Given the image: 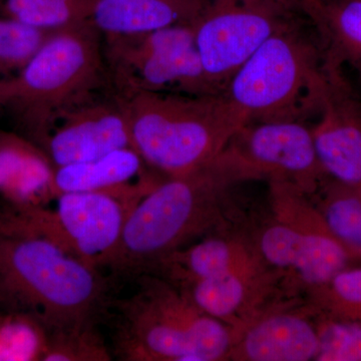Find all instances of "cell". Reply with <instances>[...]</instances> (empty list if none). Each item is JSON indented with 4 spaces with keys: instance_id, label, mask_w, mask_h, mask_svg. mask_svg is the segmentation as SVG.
<instances>
[{
    "instance_id": "30bf717a",
    "label": "cell",
    "mask_w": 361,
    "mask_h": 361,
    "mask_svg": "<svg viewBox=\"0 0 361 361\" xmlns=\"http://www.w3.org/2000/svg\"><path fill=\"white\" fill-rule=\"evenodd\" d=\"M297 14L274 0H203L195 42L214 90L224 92L247 59Z\"/></svg>"
},
{
    "instance_id": "d6986e66",
    "label": "cell",
    "mask_w": 361,
    "mask_h": 361,
    "mask_svg": "<svg viewBox=\"0 0 361 361\" xmlns=\"http://www.w3.org/2000/svg\"><path fill=\"white\" fill-rule=\"evenodd\" d=\"M144 160L133 148L116 149L94 160L54 169V197L68 192H118L145 184L130 185L142 172Z\"/></svg>"
},
{
    "instance_id": "484cf974",
    "label": "cell",
    "mask_w": 361,
    "mask_h": 361,
    "mask_svg": "<svg viewBox=\"0 0 361 361\" xmlns=\"http://www.w3.org/2000/svg\"><path fill=\"white\" fill-rule=\"evenodd\" d=\"M52 32L14 18H0V78L18 73Z\"/></svg>"
},
{
    "instance_id": "7c38bea8",
    "label": "cell",
    "mask_w": 361,
    "mask_h": 361,
    "mask_svg": "<svg viewBox=\"0 0 361 361\" xmlns=\"http://www.w3.org/2000/svg\"><path fill=\"white\" fill-rule=\"evenodd\" d=\"M317 118L311 129L325 173L344 184L361 187V94L346 78L343 66L329 61Z\"/></svg>"
},
{
    "instance_id": "4fadbf2b",
    "label": "cell",
    "mask_w": 361,
    "mask_h": 361,
    "mask_svg": "<svg viewBox=\"0 0 361 361\" xmlns=\"http://www.w3.org/2000/svg\"><path fill=\"white\" fill-rule=\"evenodd\" d=\"M123 148H132V137L118 94L104 101L92 97L66 111L44 146L54 168L94 160Z\"/></svg>"
},
{
    "instance_id": "5bb4252c",
    "label": "cell",
    "mask_w": 361,
    "mask_h": 361,
    "mask_svg": "<svg viewBox=\"0 0 361 361\" xmlns=\"http://www.w3.org/2000/svg\"><path fill=\"white\" fill-rule=\"evenodd\" d=\"M176 286L204 312L236 329L239 334L268 310L290 300L294 291L272 268L232 273Z\"/></svg>"
},
{
    "instance_id": "d4e9b609",
    "label": "cell",
    "mask_w": 361,
    "mask_h": 361,
    "mask_svg": "<svg viewBox=\"0 0 361 361\" xmlns=\"http://www.w3.org/2000/svg\"><path fill=\"white\" fill-rule=\"evenodd\" d=\"M113 351L106 345L99 325L49 330L42 361H110Z\"/></svg>"
},
{
    "instance_id": "9c48e42d",
    "label": "cell",
    "mask_w": 361,
    "mask_h": 361,
    "mask_svg": "<svg viewBox=\"0 0 361 361\" xmlns=\"http://www.w3.org/2000/svg\"><path fill=\"white\" fill-rule=\"evenodd\" d=\"M155 185L118 192H68L56 209L20 206L39 231L97 269H108L130 211Z\"/></svg>"
},
{
    "instance_id": "277c9868",
    "label": "cell",
    "mask_w": 361,
    "mask_h": 361,
    "mask_svg": "<svg viewBox=\"0 0 361 361\" xmlns=\"http://www.w3.org/2000/svg\"><path fill=\"white\" fill-rule=\"evenodd\" d=\"M137 290L113 299V355L123 361H226L239 332L200 310L163 277L135 278Z\"/></svg>"
},
{
    "instance_id": "7a4b0ae2",
    "label": "cell",
    "mask_w": 361,
    "mask_h": 361,
    "mask_svg": "<svg viewBox=\"0 0 361 361\" xmlns=\"http://www.w3.org/2000/svg\"><path fill=\"white\" fill-rule=\"evenodd\" d=\"M254 180L228 152L201 167L167 177L130 211L108 269L137 278L199 237L229 230L233 190Z\"/></svg>"
},
{
    "instance_id": "cb8c5ba5",
    "label": "cell",
    "mask_w": 361,
    "mask_h": 361,
    "mask_svg": "<svg viewBox=\"0 0 361 361\" xmlns=\"http://www.w3.org/2000/svg\"><path fill=\"white\" fill-rule=\"evenodd\" d=\"M304 293L318 312L361 323V265L351 266Z\"/></svg>"
},
{
    "instance_id": "52a82bcc",
    "label": "cell",
    "mask_w": 361,
    "mask_h": 361,
    "mask_svg": "<svg viewBox=\"0 0 361 361\" xmlns=\"http://www.w3.org/2000/svg\"><path fill=\"white\" fill-rule=\"evenodd\" d=\"M268 184L271 216L249 236L266 264L293 290L305 292L361 265L331 231L310 195L287 183Z\"/></svg>"
},
{
    "instance_id": "e0dca14e",
    "label": "cell",
    "mask_w": 361,
    "mask_h": 361,
    "mask_svg": "<svg viewBox=\"0 0 361 361\" xmlns=\"http://www.w3.org/2000/svg\"><path fill=\"white\" fill-rule=\"evenodd\" d=\"M203 0H94L90 21L104 37L140 35L192 23Z\"/></svg>"
},
{
    "instance_id": "7402d4cb",
    "label": "cell",
    "mask_w": 361,
    "mask_h": 361,
    "mask_svg": "<svg viewBox=\"0 0 361 361\" xmlns=\"http://www.w3.org/2000/svg\"><path fill=\"white\" fill-rule=\"evenodd\" d=\"M49 330L39 318L25 311L0 312V361H42Z\"/></svg>"
},
{
    "instance_id": "9a60e30c",
    "label": "cell",
    "mask_w": 361,
    "mask_h": 361,
    "mask_svg": "<svg viewBox=\"0 0 361 361\" xmlns=\"http://www.w3.org/2000/svg\"><path fill=\"white\" fill-rule=\"evenodd\" d=\"M293 299L275 306L242 330L226 361L315 360L319 349L315 311Z\"/></svg>"
},
{
    "instance_id": "44dd1931",
    "label": "cell",
    "mask_w": 361,
    "mask_h": 361,
    "mask_svg": "<svg viewBox=\"0 0 361 361\" xmlns=\"http://www.w3.org/2000/svg\"><path fill=\"white\" fill-rule=\"evenodd\" d=\"M310 197L331 231L361 262V187L327 177Z\"/></svg>"
},
{
    "instance_id": "3957f363",
    "label": "cell",
    "mask_w": 361,
    "mask_h": 361,
    "mask_svg": "<svg viewBox=\"0 0 361 361\" xmlns=\"http://www.w3.org/2000/svg\"><path fill=\"white\" fill-rule=\"evenodd\" d=\"M132 148L149 167L171 177L217 158L248 123L223 94H182L118 90Z\"/></svg>"
},
{
    "instance_id": "f1b7e54d",
    "label": "cell",
    "mask_w": 361,
    "mask_h": 361,
    "mask_svg": "<svg viewBox=\"0 0 361 361\" xmlns=\"http://www.w3.org/2000/svg\"><path fill=\"white\" fill-rule=\"evenodd\" d=\"M360 82H361V78H360Z\"/></svg>"
},
{
    "instance_id": "ba28073f",
    "label": "cell",
    "mask_w": 361,
    "mask_h": 361,
    "mask_svg": "<svg viewBox=\"0 0 361 361\" xmlns=\"http://www.w3.org/2000/svg\"><path fill=\"white\" fill-rule=\"evenodd\" d=\"M104 37V59L120 92L220 94L207 78L193 21L140 35Z\"/></svg>"
},
{
    "instance_id": "5b68a950",
    "label": "cell",
    "mask_w": 361,
    "mask_h": 361,
    "mask_svg": "<svg viewBox=\"0 0 361 361\" xmlns=\"http://www.w3.org/2000/svg\"><path fill=\"white\" fill-rule=\"evenodd\" d=\"M101 35L90 20L54 30L18 73L0 78V109L42 148L59 118L103 85Z\"/></svg>"
},
{
    "instance_id": "f546056e",
    "label": "cell",
    "mask_w": 361,
    "mask_h": 361,
    "mask_svg": "<svg viewBox=\"0 0 361 361\" xmlns=\"http://www.w3.org/2000/svg\"><path fill=\"white\" fill-rule=\"evenodd\" d=\"M0 1H1V0H0Z\"/></svg>"
},
{
    "instance_id": "83f0119b",
    "label": "cell",
    "mask_w": 361,
    "mask_h": 361,
    "mask_svg": "<svg viewBox=\"0 0 361 361\" xmlns=\"http://www.w3.org/2000/svg\"><path fill=\"white\" fill-rule=\"evenodd\" d=\"M279 6L292 13H301L300 0H274Z\"/></svg>"
},
{
    "instance_id": "2e32d148",
    "label": "cell",
    "mask_w": 361,
    "mask_h": 361,
    "mask_svg": "<svg viewBox=\"0 0 361 361\" xmlns=\"http://www.w3.org/2000/svg\"><path fill=\"white\" fill-rule=\"evenodd\" d=\"M229 230L214 233L195 245L173 252L157 263L148 274L183 285L270 268L259 255L249 235Z\"/></svg>"
},
{
    "instance_id": "6da1fadb",
    "label": "cell",
    "mask_w": 361,
    "mask_h": 361,
    "mask_svg": "<svg viewBox=\"0 0 361 361\" xmlns=\"http://www.w3.org/2000/svg\"><path fill=\"white\" fill-rule=\"evenodd\" d=\"M0 211V301L39 318L47 330L110 318L111 283L101 269L39 231L20 207Z\"/></svg>"
},
{
    "instance_id": "4316f807",
    "label": "cell",
    "mask_w": 361,
    "mask_h": 361,
    "mask_svg": "<svg viewBox=\"0 0 361 361\" xmlns=\"http://www.w3.org/2000/svg\"><path fill=\"white\" fill-rule=\"evenodd\" d=\"M314 311L319 338L315 361H361V323Z\"/></svg>"
},
{
    "instance_id": "8fae6325",
    "label": "cell",
    "mask_w": 361,
    "mask_h": 361,
    "mask_svg": "<svg viewBox=\"0 0 361 361\" xmlns=\"http://www.w3.org/2000/svg\"><path fill=\"white\" fill-rule=\"evenodd\" d=\"M225 151L254 180L287 183L310 196L329 177L316 153L311 126L301 121L246 123Z\"/></svg>"
},
{
    "instance_id": "603a6c76",
    "label": "cell",
    "mask_w": 361,
    "mask_h": 361,
    "mask_svg": "<svg viewBox=\"0 0 361 361\" xmlns=\"http://www.w3.org/2000/svg\"><path fill=\"white\" fill-rule=\"evenodd\" d=\"M94 0H7L6 11L14 18L45 30L89 21Z\"/></svg>"
},
{
    "instance_id": "ac0fdd59",
    "label": "cell",
    "mask_w": 361,
    "mask_h": 361,
    "mask_svg": "<svg viewBox=\"0 0 361 361\" xmlns=\"http://www.w3.org/2000/svg\"><path fill=\"white\" fill-rule=\"evenodd\" d=\"M300 4L327 61L350 66L361 78V0H300Z\"/></svg>"
},
{
    "instance_id": "ffe728a7",
    "label": "cell",
    "mask_w": 361,
    "mask_h": 361,
    "mask_svg": "<svg viewBox=\"0 0 361 361\" xmlns=\"http://www.w3.org/2000/svg\"><path fill=\"white\" fill-rule=\"evenodd\" d=\"M54 170L30 145L14 137H0V193L18 206H44L52 190Z\"/></svg>"
},
{
    "instance_id": "8992f818",
    "label": "cell",
    "mask_w": 361,
    "mask_h": 361,
    "mask_svg": "<svg viewBox=\"0 0 361 361\" xmlns=\"http://www.w3.org/2000/svg\"><path fill=\"white\" fill-rule=\"evenodd\" d=\"M297 14L247 59L224 94L251 122L317 116L327 75L324 47L310 20Z\"/></svg>"
}]
</instances>
